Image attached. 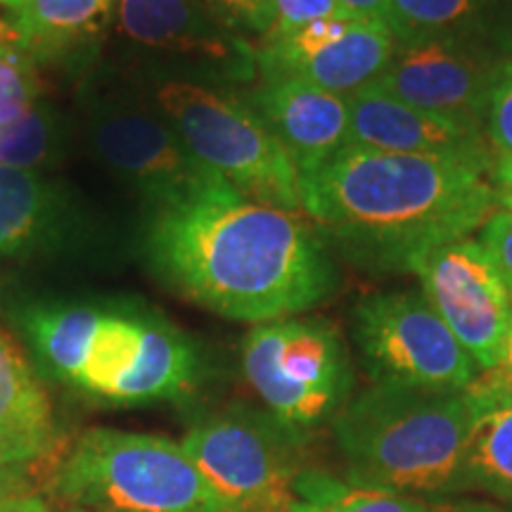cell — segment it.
<instances>
[{
	"label": "cell",
	"mask_w": 512,
	"mask_h": 512,
	"mask_svg": "<svg viewBox=\"0 0 512 512\" xmlns=\"http://www.w3.org/2000/svg\"><path fill=\"white\" fill-rule=\"evenodd\" d=\"M145 249L171 290L240 323L299 316L337 287L330 249L302 214L233 188L152 211Z\"/></svg>",
	"instance_id": "1"
},
{
	"label": "cell",
	"mask_w": 512,
	"mask_h": 512,
	"mask_svg": "<svg viewBox=\"0 0 512 512\" xmlns=\"http://www.w3.org/2000/svg\"><path fill=\"white\" fill-rule=\"evenodd\" d=\"M299 183L320 238L375 273H413L434 249L472 238L496 211L489 176L472 166L354 145Z\"/></svg>",
	"instance_id": "2"
},
{
	"label": "cell",
	"mask_w": 512,
	"mask_h": 512,
	"mask_svg": "<svg viewBox=\"0 0 512 512\" xmlns=\"http://www.w3.org/2000/svg\"><path fill=\"white\" fill-rule=\"evenodd\" d=\"M472 418L475 403L467 389L373 384L335 418L347 482L411 498L465 491Z\"/></svg>",
	"instance_id": "3"
},
{
	"label": "cell",
	"mask_w": 512,
	"mask_h": 512,
	"mask_svg": "<svg viewBox=\"0 0 512 512\" xmlns=\"http://www.w3.org/2000/svg\"><path fill=\"white\" fill-rule=\"evenodd\" d=\"M53 494L69 510L228 512L181 441L95 427L57 465Z\"/></svg>",
	"instance_id": "4"
},
{
	"label": "cell",
	"mask_w": 512,
	"mask_h": 512,
	"mask_svg": "<svg viewBox=\"0 0 512 512\" xmlns=\"http://www.w3.org/2000/svg\"><path fill=\"white\" fill-rule=\"evenodd\" d=\"M152 102L185 147L240 195L302 214V183L283 145L235 88L164 79Z\"/></svg>",
	"instance_id": "5"
},
{
	"label": "cell",
	"mask_w": 512,
	"mask_h": 512,
	"mask_svg": "<svg viewBox=\"0 0 512 512\" xmlns=\"http://www.w3.org/2000/svg\"><path fill=\"white\" fill-rule=\"evenodd\" d=\"M242 370L268 413L294 434L337 418L354 389L349 351L320 318L254 325L242 342Z\"/></svg>",
	"instance_id": "6"
},
{
	"label": "cell",
	"mask_w": 512,
	"mask_h": 512,
	"mask_svg": "<svg viewBox=\"0 0 512 512\" xmlns=\"http://www.w3.org/2000/svg\"><path fill=\"white\" fill-rule=\"evenodd\" d=\"M86 110L95 155L155 211L233 188L192 155L152 98L100 93L88 100Z\"/></svg>",
	"instance_id": "7"
},
{
	"label": "cell",
	"mask_w": 512,
	"mask_h": 512,
	"mask_svg": "<svg viewBox=\"0 0 512 512\" xmlns=\"http://www.w3.org/2000/svg\"><path fill=\"white\" fill-rule=\"evenodd\" d=\"M361 363L373 384L465 392L479 368L420 290L363 297L351 313Z\"/></svg>",
	"instance_id": "8"
},
{
	"label": "cell",
	"mask_w": 512,
	"mask_h": 512,
	"mask_svg": "<svg viewBox=\"0 0 512 512\" xmlns=\"http://www.w3.org/2000/svg\"><path fill=\"white\" fill-rule=\"evenodd\" d=\"M181 446L228 512H287L304 475L294 432L271 413L226 411L202 420Z\"/></svg>",
	"instance_id": "9"
},
{
	"label": "cell",
	"mask_w": 512,
	"mask_h": 512,
	"mask_svg": "<svg viewBox=\"0 0 512 512\" xmlns=\"http://www.w3.org/2000/svg\"><path fill=\"white\" fill-rule=\"evenodd\" d=\"M110 31L133 57L174 72L171 79L238 88L259 74L254 43L195 0H117Z\"/></svg>",
	"instance_id": "10"
},
{
	"label": "cell",
	"mask_w": 512,
	"mask_h": 512,
	"mask_svg": "<svg viewBox=\"0 0 512 512\" xmlns=\"http://www.w3.org/2000/svg\"><path fill=\"white\" fill-rule=\"evenodd\" d=\"M413 273L432 309L475 358L479 373L494 368L510 330L512 294L482 242H448L427 254Z\"/></svg>",
	"instance_id": "11"
},
{
	"label": "cell",
	"mask_w": 512,
	"mask_h": 512,
	"mask_svg": "<svg viewBox=\"0 0 512 512\" xmlns=\"http://www.w3.org/2000/svg\"><path fill=\"white\" fill-rule=\"evenodd\" d=\"M394 48L392 31L377 19H316L256 43V79H297L349 98L380 79Z\"/></svg>",
	"instance_id": "12"
},
{
	"label": "cell",
	"mask_w": 512,
	"mask_h": 512,
	"mask_svg": "<svg viewBox=\"0 0 512 512\" xmlns=\"http://www.w3.org/2000/svg\"><path fill=\"white\" fill-rule=\"evenodd\" d=\"M505 60L503 46L465 38L396 43L375 86L420 110L482 128L486 102Z\"/></svg>",
	"instance_id": "13"
},
{
	"label": "cell",
	"mask_w": 512,
	"mask_h": 512,
	"mask_svg": "<svg viewBox=\"0 0 512 512\" xmlns=\"http://www.w3.org/2000/svg\"><path fill=\"white\" fill-rule=\"evenodd\" d=\"M347 145L451 159L486 176L496 157L479 126L420 110L384 93L375 83L349 95Z\"/></svg>",
	"instance_id": "14"
},
{
	"label": "cell",
	"mask_w": 512,
	"mask_h": 512,
	"mask_svg": "<svg viewBox=\"0 0 512 512\" xmlns=\"http://www.w3.org/2000/svg\"><path fill=\"white\" fill-rule=\"evenodd\" d=\"M242 95L283 145L299 181L318 171L347 145V95L297 79H256Z\"/></svg>",
	"instance_id": "15"
},
{
	"label": "cell",
	"mask_w": 512,
	"mask_h": 512,
	"mask_svg": "<svg viewBox=\"0 0 512 512\" xmlns=\"http://www.w3.org/2000/svg\"><path fill=\"white\" fill-rule=\"evenodd\" d=\"M79 228L67 192L38 171L0 164V254L60 252L74 245Z\"/></svg>",
	"instance_id": "16"
},
{
	"label": "cell",
	"mask_w": 512,
	"mask_h": 512,
	"mask_svg": "<svg viewBox=\"0 0 512 512\" xmlns=\"http://www.w3.org/2000/svg\"><path fill=\"white\" fill-rule=\"evenodd\" d=\"M117 0H27L8 22L36 64L72 62L91 55L112 27Z\"/></svg>",
	"instance_id": "17"
},
{
	"label": "cell",
	"mask_w": 512,
	"mask_h": 512,
	"mask_svg": "<svg viewBox=\"0 0 512 512\" xmlns=\"http://www.w3.org/2000/svg\"><path fill=\"white\" fill-rule=\"evenodd\" d=\"M510 0H389L387 27L396 43L465 38L503 46Z\"/></svg>",
	"instance_id": "18"
},
{
	"label": "cell",
	"mask_w": 512,
	"mask_h": 512,
	"mask_svg": "<svg viewBox=\"0 0 512 512\" xmlns=\"http://www.w3.org/2000/svg\"><path fill=\"white\" fill-rule=\"evenodd\" d=\"M202 375L195 344L164 320L147 318L140 356L110 403H150L188 396Z\"/></svg>",
	"instance_id": "19"
},
{
	"label": "cell",
	"mask_w": 512,
	"mask_h": 512,
	"mask_svg": "<svg viewBox=\"0 0 512 512\" xmlns=\"http://www.w3.org/2000/svg\"><path fill=\"white\" fill-rule=\"evenodd\" d=\"M475 403L467 439V489L512 503V399L467 389Z\"/></svg>",
	"instance_id": "20"
},
{
	"label": "cell",
	"mask_w": 512,
	"mask_h": 512,
	"mask_svg": "<svg viewBox=\"0 0 512 512\" xmlns=\"http://www.w3.org/2000/svg\"><path fill=\"white\" fill-rule=\"evenodd\" d=\"M102 309L81 304H48L34 306L24 316L31 342L43 358V363L62 382L76 384L88 349L102 320Z\"/></svg>",
	"instance_id": "21"
},
{
	"label": "cell",
	"mask_w": 512,
	"mask_h": 512,
	"mask_svg": "<svg viewBox=\"0 0 512 512\" xmlns=\"http://www.w3.org/2000/svg\"><path fill=\"white\" fill-rule=\"evenodd\" d=\"M0 432L55 441L53 403L8 332L0 328Z\"/></svg>",
	"instance_id": "22"
},
{
	"label": "cell",
	"mask_w": 512,
	"mask_h": 512,
	"mask_svg": "<svg viewBox=\"0 0 512 512\" xmlns=\"http://www.w3.org/2000/svg\"><path fill=\"white\" fill-rule=\"evenodd\" d=\"M145 325L147 318L114 311L102 313L86 363H83L74 387L95 396V399L110 401L114 389L136 366L140 349H143Z\"/></svg>",
	"instance_id": "23"
},
{
	"label": "cell",
	"mask_w": 512,
	"mask_h": 512,
	"mask_svg": "<svg viewBox=\"0 0 512 512\" xmlns=\"http://www.w3.org/2000/svg\"><path fill=\"white\" fill-rule=\"evenodd\" d=\"M297 496L328 512H437L418 498L366 489L323 472H304L299 477Z\"/></svg>",
	"instance_id": "24"
},
{
	"label": "cell",
	"mask_w": 512,
	"mask_h": 512,
	"mask_svg": "<svg viewBox=\"0 0 512 512\" xmlns=\"http://www.w3.org/2000/svg\"><path fill=\"white\" fill-rule=\"evenodd\" d=\"M60 147V117L41 100L27 117L0 131V164L36 171L55 162Z\"/></svg>",
	"instance_id": "25"
},
{
	"label": "cell",
	"mask_w": 512,
	"mask_h": 512,
	"mask_svg": "<svg viewBox=\"0 0 512 512\" xmlns=\"http://www.w3.org/2000/svg\"><path fill=\"white\" fill-rule=\"evenodd\" d=\"M38 102V64L24 53L17 38L0 41V131L27 117Z\"/></svg>",
	"instance_id": "26"
},
{
	"label": "cell",
	"mask_w": 512,
	"mask_h": 512,
	"mask_svg": "<svg viewBox=\"0 0 512 512\" xmlns=\"http://www.w3.org/2000/svg\"><path fill=\"white\" fill-rule=\"evenodd\" d=\"M221 27L247 41L264 38L273 24V0H195Z\"/></svg>",
	"instance_id": "27"
},
{
	"label": "cell",
	"mask_w": 512,
	"mask_h": 512,
	"mask_svg": "<svg viewBox=\"0 0 512 512\" xmlns=\"http://www.w3.org/2000/svg\"><path fill=\"white\" fill-rule=\"evenodd\" d=\"M482 131L494 147V155L512 157V57L505 60L486 102Z\"/></svg>",
	"instance_id": "28"
},
{
	"label": "cell",
	"mask_w": 512,
	"mask_h": 512,
	"mask_svg": "<svg viewBox=\"0 0 512 512\" xmlns=\"http://www.w3.org/2000/svg\"><path fill=\"white\" fill-rule=\"evenodd\" d=\"M273 10V24L264 38H280L316 19L356 17L339 0H273Z\"/></svg>",
	"instance_id": "29"
},
{
	"label": "cell",
	"mask_w": 512,
	"mask_h": 512,
	"mask_svg": "<svg viewBox=\"0 0 512 512\" xmlns=\"http://www.w3.org/2000/svg\"><path fill=\"white\" fill-rule=\"evenodd\" d=\"M55 441L27 437V434L0 432V477H19L24 467L48 456Z\"/></svg>",
	"instance_id": "30"
},
{
	"label": "cell",
	"mask_w": 512,
	"mask_h": 512,
	"mask_svg": "<svg viewBox=\"0 0 512 512\" xmlns=\"http://www.w3.org/2000/svg\"><path fill=\"white\" fill-rule=\"evenodd\" d=\"M479 242L496 261L498 271H501L505 285L512 294V214L508 211H494L489 221L479 230Z\"/></svg>",
	"instance_id": "31"
},
{
	"label": "cell",
	"mask_w": 512,
	"mask_h": 512,
	"mask_svg": "<svg viewBox=\"0 0 512 512\" xmlns=\"http://www.w3.org/2000/svg\"><path fill=\"white\" fill-rule=\"evenodd\" d=\"M467 389L512 399V320H510L508 337H505L501 358L496 361V366L489 370H482V373L477 375V380L472 382Z\"/></svg>",
	"instance_id": "32"
},
{
	"label": "cell",
	"mask_w": 512,
	"mask_h": 512,
	"mask_svg": "<svg viewBox=\"0 0 512 512\" xmlns=\"http://www.w3.org/2000/svg\"><path fill=\"white\" fill-rule=\"evenodd\" d=\"M489 183L494 190V200L498 211L512 214V157L496 155L494 166L489 171Z\"/></svg>",
	"instance_id": "33"
},
{
	"label": "cell",
	"mask_w": 512,
	"mask_h": 512,
	"mask_svg": "<svg viewBox=\"0 0 512 512\" xmlns=\"http://www.w3.org/2000/svg\"><path fill=\"white\" fill-rule=\"evenodd\" d=\"M0 512H53L50 505L36 494H12L0 498Z\"/></svg>",
	"instance_id": "34"
},
{
	"label": "cell",
	"mask_w": 512,
	"mask_h": 512,
	"mask_svg": "<svg viewBox=\"0 0 512 512\" xmlns=\"http://www.w3.org/2000/svg\"><path fill=\"white\" fill-rule=\"evenodd\" d=\"M349 12L356 17L377 19V22H387V8L389 0H339Z\"/></svg>",
	"instance_id": "35"
},
{
	"label": "cell",
	"mask_w": 512,
	"mask_h": 512,
	"mask_svg": "<svg viewBox=\"0 0 512 512\" xmlns=\"http://www.w3.org/2000/svg\"><path fill=\"white\" fill-rule=\"evenodd\" d=\"M448 512H512L508 508H501V505H494V503H460L456 508H451Z\"/></svg>",
	"instance_id": "36"
},
{
	"label": "cell",
	"mask_w": 512,
	"mask_h": 512,
	"mask_svg": "<svg viewBox=\"0 0 512 512\" xmlns=\"http://www.w3.org/2000/svg\"><path fill=\"white\" fill-rule=\"evenodd\" d=\"M17 486H19V477H0V498L19 494Z\"/></svg>",
	"instance_id": "37"
},
{
	"label": "cell",
	"mask_w": 512,
	"mask_h": 512,
	"mask_svg": "<svg viewBox=\"0 0 512 512\" xmlns=\"http://www.w3.org/2000/svg\"><path fill=\"white\" fill-rule=\"evenodd\" d=\"M287 512H328V510H323V508H320V505H313V503L302 501V498H299V501L294 503Z\"/></svg>",
	"instance_id": "38"
},
{
	"label": "cell",
	"mask_w": 512,
	"mask_h": 512,
	"mask_svg": "<svg viewBox=\"0 0 512 512\" xmlns=\"http://www.w3.org/2000/svg\"><path fill=\"white\" fill-rule=\"evenodd\" d=\"M10 38H17L15 29L10 27L8 19H0V41H10Z\"/></svg>",
	"instance_id": "39"
},
{
	"label": "cell",
	"mask_w": 512,
	"mask_h": 512,
	"mask_svg": "<svg viewBox=\"0 0 512 512\" xmlns=\"http://www.w3.org/2000/svg\"><path fill=\"white\" fill-rule=\"evenodd\" d=\"M24 3H27V0H0V5H3V8H8L10 12L17 10V8H22Z\"/></svg>",
	"instance_id": "40"
},
{
	"label": "cell",
	"mask_w": 512,
	"mask_h": 512,
	"mask_svg": "<svg viewBox=\"0 0 512 512\" xmlns=\"http://www.w3.org/2000/svg\"><path fill=\"white\" fill-rule=\"evenodd\" d=\"M69 512H91V510H69Z\"/></svg>",
	"instance_id": "41"
}]
</instances>
